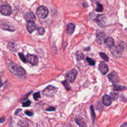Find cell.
I'll list each match as a JSON object with an SVG mask.
<instances>
[{
  "instance_id": "cell-3",
  "label": "cell",
  "mask_w": 127,
  "mask_h": 127,
  "mask_svg": "<svg viewBox=\"0 0 127 127\" xmlns=\"http://www.w3.org/2000/svg\"><path fill=\"white\" fill-rule=\"evenodd\" d=\"M77 73V70L75 69H72L67 72L66 74V80L69 82H73L76 76Z\"/></svg>"
},
{
  "instance_id": "cell-7",
  "label": "cell",
  "mask_w": 127,
  "mask_h": 127,
  "mask_svg": "<svg viewBox=\"0 0 127 127\" xmlns=\"http://www.w3.org/2000/svg\"><path fill=\"white\" fill-rule=\"evenodd\" d=\"M56 89L55 87L51 85H49L43 90V94L46 96H51L54 94V93L56 92Z\"/></svg>"
},
{
  "instance_id": "cell-22",
  "label": "cell",
  "mask_w": 127,
  "mask_h": 127,
  "mask_svg": "<svg viewBox=\"0 0 127 127\" xmlns=\"http://www.w3.org/2000/svg\"><path fill=\"white\" fill-rule=\"evenodd\" d=\"M99 55L104 61H105V62H108L109 58L105 54L103 53H99Z\"/></svg>"
},
{
  "instance_id": "cell-8",
  "label": "cell",
  "mask_w": 127,
  "mask_h": 127,
  "mask_svg": "<svg viewBox=\"0 0 127 127\" xmlns=\"http://www.w3.org/2000/svg\"><path fill=\"white\" fill-rule=\"evenodd\" d=\"M108 77L109 80L114 84H116L117 83H118L120 81L119 78L117 74L115 71H113L110 73H109Z\"/></svg>"
},
{
  "instance_id": "cell-26",
  "label": "cell",
  "mask_w": 127,
  "mask_h": 127,
  "mask_svg": "<svg viewBox=\"0 0 127 127\" xmlns=\"http://www.w3.org/2000/svg\"><path fill=\"white\" fill-rule=\"evenodd\" d=\"M20 58L21 59V60L22 61V62L26 63V59L25 58V57L24 56V55H23V54L22 53H19L18 54Z\"/></svg>"
},
{
  "instance_id": "cell-21",
  "label": "cell",
  "mask_w": 127,
  "mask_h": 127,
  "mask_svg": "<svg viewBox=\"0 0 127 127\" xmlns=\"http://www.w3.org/2000/svg\"><path fill=\"white\" fill-rule=\"evenodd\" d=\"M76 59L78 61H80L81 60H82L84 58V55L82 54V52L80 51H77L76 53Z\"/></svg>"
},
{
  "instance_id": "cell-5",
  "label": "cell",
  "mask_w": 127,
  "mask_h": 127,
  "mask_svg": "<svg viewBox=\"0 0 127 127\" xmlns=\"http://www.w3.org/2000/svg\"><path fill=\"white\" fill-rule=\"evenodd\" d=\"M0 12L4 15H9L12 12V9L8 4H3L0 6Z\"/></svg>"
},
{
  "instance_id": "cell-20",
  "label": "cell",
  "mask_w": 127,
  "mask_h": 127,
  "mask_svg": "<svg viewBox=\"0 0 127 127\" xmlns=\"http://www.w3.org/2000/svg\"><path fill=\"white\" fill-rule=\"evenodd\" d=\"M119 94L118 92H113L110 93V97H111V99H112L113 100H117L119 97Z\"/></svg>"
},
{
  "instance_id": "cell-30",
  "label": "cell",
  "mask_w": 127,
  "mask_h": 127,
  "mask_svg": "<svg viewBox=\"0 0 127 127\" xmlns=\"http://www.w3.org/2000/svg\"><path fill=\"white\" fill-rule=\"evenodd\" d=\"M25 113V114H26L27 115H28V116H31L33 115V113H32L31 112L29 111H26Z\"/></svg>"
},
{
  "instance_id": "cell-32",
  "label": "cell",
  "mask_w": 127,
  "mask_h": 127,
  "mask_svg": "<svg viewBox=\"0 0 127 127\" xmlns=\"http://www.w3.org/2000/svg\"><path fill=\"white\" fill-rule=\"evenodd\" d=\"M120 127H127V123H124Z\"/></svg>"
},
{
  "instance_id": "cell-29",
  "label": "cell",
  "mask_w": 127,
  "mask_h": 127,
  "mask_svg": "<svg viewBox=\"0 0 127 127\" xmlns=\"http://www.w3.org/2000/svg\"><path fill=\"white\" fill-rule=\"evenodd\" d=\"M38 32L40 34H43L44 33V29L42 28V27H39L38 29Z\"/></svg>"
},
{
  "instance_id": "cell-1",
  "label": "cell",
  "mask_w": 127,
  "mask_h": 127,
  "mask_svg": "<svg viewBox=\"0 0 127 127\" xmlns=\"http://www.w3.org/2000/svg\"><path fill=\"white\" fill-rule=\"evenodd\" d=\"M6 63L9 70L14 75L17 76H22L25 74V70L22 67L12 63L9 60H6Z\"/></svg>"
},
{
  "instance_id": "cell-10",
  "label": "cell",
  "mask_w": 127,
  "mask_h": 127,
  "mask_svg": "<svg viewBox=\"0 0 127 127\" xmlns=\"http://www.w3.org/2000/svg\"><path fill=\"white\" fill-rule=\"evenodd\" d=\"M99 69L102 74H106L108 71V67L105 63L101 62L99 65Z\"/></svg>"
},
{
  "instance_id": "cell-33",
  "label": "cell",
  "mask_w": 127,
  "mask_h": 127,
  "mask_svg": "<svg viewBox=\"0 0 127 127\" xmlns=\"http://www.w3.org/2000/svg\"><path fill=\"white\" fill-rule=\"evenodd\" d=\"M4 121V118L3 117H1V119H0V123H3Z\"/></svg>"
},
{
  "instance_id": "cell-28",
  "label": "cell",
  "mask_w": 127,
  "mask_h": 127,
  "mask_svg": "<svg viewBox=\"0 0 127 127\" xmlns=\"http://www.w3.org/2000/svg\"><path fill=\"white\" fill-rule=\"evenodd\" d=\"M30 104H31L30 101L27 100L26 102H24V103H22V106H23V107H28V106H30Z\"/></svg>"
},
{
  "instance_id": "cell-4",
  "label": "cell",
  "mask_w": 127,
  "mask_h": 127,
  "mask_svg": "<svg viewBox=\"0 0 127 127\" xmlns=\"http://www.w3.org/2000/svg\"><path fill=\"white\" fill-rule=\"evenodd\" d=\"M95 21L100 27L103 28L105 26L106 21V17L104 14H98L95 19Z\"/></svg>"
},
{
  "instance_id": "cell-34",
  "label": "cell",
  "mask_w": 127,
  "mask_h": 127,
  "mask_svg": "<svg viewBox=\"0 0 127 127\" xmlns=\"http://www.w3.org/2000/svg\"><path fill=\"white\" fill-rule=\"evenodd\" d=\"M2 82L0 78V87L2 86Z\"/></svg>"
},
{
  "instance_id": "cell-31",
  "label": "cell",
  "mask_w": 127,
  "mask_h": 127,
  "mask_svg": "<svg viewBox=\"0 0 127 127\" xmlns=\"http://www.w3.org/2000/svg\"><path fill=\"white\" fill-rule=\"evenodd\" d=\"M47 111H55V108L53 107H50L49 108H48V109H47Z\"/></svg>"
},
{
  "instance_id": "cell-11",
  "label": "cell",
  "mask_w": 127,
  "mask_h": 127,
  "mask_svg": "<svg viewBox=\"0 0 127 127\" xmlns=\"http://www.w3.org/2000/svg\"><path fill=\"white\" fill-rule=\"evenodd\" d=\"M24 18L27 22H34L36 19L35 15L32 12H27L24 15Z\"/></svg>"
},
{
  "instance_id": "cell-24",
  "label": "cell",
  "mask_w": 127,
  "mask_h": 127,
  "mask_svg": "<svg viewBox=\"0 0 127 127\" xmlns=\"http://www.w3.org/2000/svg\"><path fill=\"white\" fill-rule=\"evenodd\" d=\"M86 60L87 61V62H88L89 63V64L90 65H93L95 64V61L93 60L91 58H86Z\"/></svg>"
},
{
  "instance_id": "cell-9",
  "label": "cell",
  "mask_w": 127,
  "mask_h": 127,
  "mask_svg": "<svg viewBox=\"0 0 127 127\" xmlns=\"http://www.w3.org/2000/svg\"><path fill=\"white\" fill-rule=\"evenodd\" d=\"M26 60L28 62L33 65H36L38 63L37 57L34 55L28 54L26 56Z\"/></svg>"
},
{
  "instance_id": "cell-16",
  "label": "cell",
  "mask_w": 127,
  "mask_h": 127,
  "mask_svg": "<svg viewBox=\"0 0 127 127\" xmlns=\"http://www.w3.org/2000/svg\"><path fill=\"white\" fill-rule=\"evenodd\" d=\"M74 28H75V25L73 23H69L66 26V32L68 34L71 35L73 33L74 30Z\"/></svg>"
},
{
  "instance_id": "cell-2",
  "label": "cell",
  "mask_w": 127,
  "mask_h": 127,
  "mask_svg": "<svg viewBox=\"0 0 127 127\" xmlns=\"http://www.w3.org/2000/svg\"><path fill=\"white\" fill-rule=\"evenodd\" d=\"M49 13V11L47 7L42 5L39 6L36 10V14L40 18H46Z\"/></svg>"
},
{
  "instance_id": "cell-17",
  "label": "cell",
  "mask_w": 127,
  "mask_h": 127,
  "mask_svg": "<svg viewBox=\"0 0 127 127\" xmlns=\"http://www.w3.org/2000/svg\"><path fill=\"white\" fill-rule=\"evenodd\" d=\"M105 34L103 32H98L96 34V40L98 43H102L105 39Z\"/></svg>"
},
{
  "instance_id": "cell-23",
  "label": "cell",
  "mask_w": 127,
  "mask_h": 127,
  "mask_svg": "<svg viewBox=\"0 0 127 127\" xmlns=\"http://www.w3.org/2000/svg\"><path fill=\"white\" fill-rule=\"evenodd\" d=\"M103 6L100 3L97 2V8L95 10L97 12H101L103 10Z\"/></svg>"
},
{
  "instance_id": "cell-13",
  "label": "cell",
  "mask_w": 127,
  "mask_h": 127,
  "mask_svg": "<svg viewBox=\"0 0 127 127\" xmlns=\"http://www.w3.org/2000/svg\"><path fill=\"white\" fill-rule=\"evenodd\" d=\"M75 121L80 127H86V123L84 120L80 116H76L75 118Z\"/></svg>"
},
{
  "instance_id": "cell-25",
  "label": "cell",
  "mask_w": 127,
  "mask_h": 127,
  "mask_svg": "<svg viewBox=\"0 0 127 127\" xmlns=\"http://www.w3.org/2000/svg\"><path fill=\"white\" fill-rule=\"evenodd\" d=\"M62 83L63 84V85L65 86V87L66 88V89L67 90H70V85L68 84V83L67 82L66 80H64L62 82Z\"/></svg>"
},
{
  "instance_id": "cell-12",
  "label": "cell",
  "mask_w": 127,
  "mask_h": 127,
  "mask_svg": "<svg viewBox=\"0 0 127 127\" xmlns=\"http://www.w3.org/2000/svg\"><path fill=\"white\" fill-rule=\"evenodd\" d=\"M104 42L106 46H107L109 48H111L114 46V41L112 37H106L104 40Z\"/></svg>"
},
{
  "instance_id": "cell-14",
  "label": "cell",
  "mask_w": 127,
  "mask_h": 127,
  "mask_svg": "<svg viewBox=\"0 0 127 127\" xmlns=\"http://www.w3.org/2000/svg\"><path fill=\"white\" fill-rule=\"evenodd\" d=\"M26 27L28 31L31 33L36 29V26L34 22H27Z\"/></svg>"
},
{
  "instance_id": "cell-6",
  "label": "cell",
  "mask_w": 127,
  "mask_h": 127,
  "mask_svg": "<svg viewBox=\"0 0 127 127\" xmlns=\"http://www.w3.org/2000/svg\"><path fill=\"white\" fill-rule=\"evenodd\" d=\"M121 48V47L115 46L111 48V52L115 57L118 58L121 56L122 49Z\"/></svg>"
},
{
  "instance_id": "cell-27",
  "label": "cell",
  "mask_w": 127,
  "mask_h": 127,
  "mask_svg": "<svg viewBox=\"0 0 127 127\" xmlns=\"http://www.w3.org/2000/svg\"><path fill=\"white\" fill-rule=\"evenodd\" d=\"M41 96H40V93L39 92H37V93H35L34 94V95H33V97H34V99L35 100H37L39 98H40Z\"/></svg>"
},
{
  "instance_id": "cell-19",
  "label": "cell",
  "mask_w": 127,
  "mask_h": 127,
  "mask_svg": "<svg viewBox=\"0 0 127 127\" xmlns=\"http://www.w3.org/2000/svg\"><path fill=\"white\" fill-rule=\"evenodd\" d=\"M127 89L126 86L117 85V84H114L113 85V90L114 91H122Z\"/></svg>"
},
{
  "instance_id": "cell-18",
  "label": "cell",
  "mask_w": 127,
  "mask_h": 127,
  "mask_svg": "<svg viewBox=\"0 0 127 127\" xmlns=\"http://www.w3.org/2000/svg\"><path fill=\"white\" fill-rule=\"evenodd\" d=\"M0 27L1 29H2L3 30H8L9 31H14L15 30V29L13 26H12L10 25H8V24H1L0 25Z\"/></svg>"
},
{
  "instance_id": "cell-15",
  "label": "cell",
  "mask_w": 127,
  "mask_h": 127,
  "mask_svg": "<svg viewBox=\"0 0 127 127\" xmlns=\"http://www.w3.org/2000/svg\"><path fill=\"white\" fill-rule=\"evenodd\" d=\"M102 102L104 105L108 106L111 104L112 99L109 95H105L102 97Z\"/></svg>"
}]
</instances>
